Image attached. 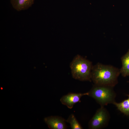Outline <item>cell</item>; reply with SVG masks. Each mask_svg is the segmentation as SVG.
Instances as JSON below:
<instances>
[{
  "instance_id": "30bf717a",
  "label": "cell",
  "mask_w": 129,
  "mask_h": 129,
  "mask_svg": "<svg viewBox=\"0 0 129 129\" xmlns=\"http://www.w3.org/2000/svg\"><path fill=\"white\" fill-rule=\"evenodd\" d=\"M66 122L69 123L72 129H83L79 123L74 115H70L66 120Z\"/></svg>"
},
{
  "instance_id": "3957f363",
  "label": "cell",
  "mask_w": 129,
  "mask_h": 129,
  "mask_svg": "<svg viewBox=\"0 0 129 129\" xmlns=\"http://www.w3.org/2000/svg\"><path fill=\"white\" fill-rule=\"evenodd\" d=\"M113 87L94 85L89 92L88 96L94 98L101 106L115 101L116 94Z\"/></svg>"
},
{
  "instance_id": "277c9868",
  "label": "cell",
  "mask_w": 129,
  "mask_h": 129,
  "mask_svg": "<svg viewBox=\"0 0 129 129\" xmlns=\"http://www.w3.org/2000/svg\"><path fill=\"white\" fill-rule=\"evenodd\" d=\"M109 113L104 106H101L90 121L89 128L91 129L103 128L107 125L110 119Z\"/></svg>"
},
{
  "instance_id": "9c48e42d",
  "label": "cell",
  "mask_w": 129,
  "mask_h": 129,
  "mask_svg": "<svg viewBox=\"0 0 129 129\" xmlns=\"http://www.w3.org/2000/svg\"><path fill=\"white\" fill-rule=\"evenodd\" d=\"M128 98L122 102L117 103L114 102L113 104L118 109L124 114L129 116V95H127Z\"/></svg>"
},
{
  "instance_id": "ba28073f",
  "label": "cell",
  "mask_w": 129,
  "mask_h": 129,
  "mask_svg": "<svg viewBox=\"0 0 129 129\" xmlns=\"http://www.w3.org/2000/svg\"><path fill=\"white\" fill-rule=\"evenodd\" d=\"M122 66L120 69V74L124 77L129 75V49L121 58Z\"/></svg>"
},
{
  "instance_id": "7a4b0ae2",
  "label": "cell",
  "mask_w": 129,
  "mask_h": 129,
  "mask_svg": "<svg viewBox=\"0 0 129 129\" xmlns=\"http://www.w3.org/2000/svg\"><path fill=\"white\" fill-rule=\"evenodd\" d=\"M93 66L91 61L77 54L70 64L72 77L81 81H91V74Z\"/></svg>"
},
{
  "instance_id": "52a82bcc",
  "label": "cell",
  "mask_w": 129,
  "mask_h": 129,
  "mask_svg": "<svg viewBox=\"0 0 129 129\" xmlns=\"http://www.w3.org/2000/svg\"><path fill=\"white\" fill-rule=\"evenodd\" d=\"M35 0H10L13 8L19 11L27 10L34 4Z\"/></svg>"
},
{
  "instance_id": "6da1fadb",
  "label": "cell",
  "mask_w": 129,
  "mask_h": 129,
  "mask_svg": "<svg viewBox=\"0 0 129 129\" xmlns=\"http://www.w3.org/2000/svg\"><path fill=\"white\" fill-rule=\"evenodd\" d=\"M120 74V69L98 63L93 66L91 79L94 85L114 87L118 83Z\"/></svg>"
},
{
  "instance_id": "8fae6325",
  "label": "cell",
  "mask_w": 129,
  "mask_h": 129,
  "mask_svg": "<svg viewBox=\"0 0 129 129\" xmlns=\"http://www.w3.org/2000/svg\"><path fill=\"white\" fill-rule=\"evenodd\" d=\"M127 82H129V81H128Z\"/></svg>"
},
{
  "instance_id": "5b68a950",
  "label": "cell",
  "mask_w": 129,
  "mask_h": 129,
  "mask_svg": "<svg viewBox=\"0 0 129 129\" xmlns=\"http://www.w3.org/2000/svg\"><path fill=\"white\" fill-rule=\"evenodd\" d=\"M88 95V92L84 93H70L63 96L60 100L63 104L71 109L75 104L81 102L80 99L82 96Z\"/></svg>"
},
{
  "instance_id": "8992f818",
  "label": "cell",
  "mask_w": 129,
  "mask_h": 129,
  "mask_svg": "<svg viewBox=\"0 0 129 129\" xmlns=\"http://www.w3.org/2000/svg\"><path fill=\"white\" fill-rule=\"evenodd\" d=\"M48 128L51 129H65L67 128L66 121L62 118L58 116H51L44 119Z\"/></svg>"
}]
</instances>
